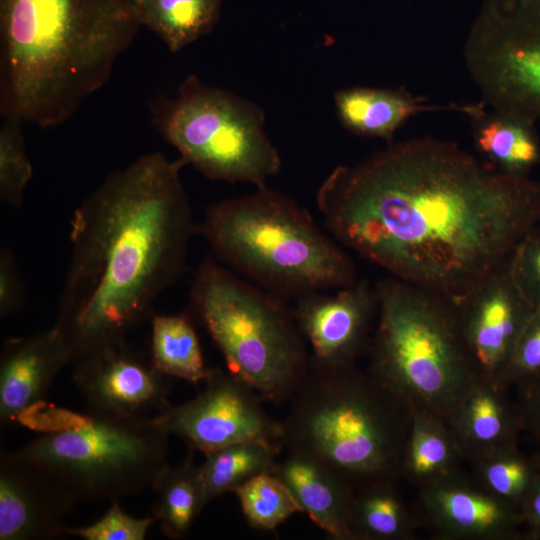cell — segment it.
I'll use <instances>...</instances> for the list:
<instances>
[{"label":"cell","instance_id":"6da1fadb","mask_svg":"<svg viewBox=\"0 0 540 540\" xmlns=\"http://www.w3.org/2000/svg\"><path fill=\"white\" fill-rule=\"evenodd\" d=\"M316 204L340 245L390 276L457 301L505 270L540 224V181L430 137L334 168Z\"/></svg>","mask_w":540,"mask_h":540},{"label":"cell","instance_id":"7a4b0ae2","mask_svg":"<svg viewBox=\"0 0 540 540\" xmlns=\"http://www.w3.org/2000/svg\"><path fill=\"white\" fill-rule=\"evenodd\" d=\"M185 165L160 152L143 155L108 176L74 211L54 325L73 362L126 343L182 275L197 233L180 178Z\"/></svg>","mask_w":540,"mask_h":540},{"label":"cell","instance_id":"3957f363","mask_svg":"<svg viewBox=\"0 0 540 540\" xmlns=\"http://www.w3.org/2000/svg\"><path fill=\"white\" fill-rule=\"evenodd\" d=\"M134 0H0V113L67 121L135 39Z\"/></svg>","mask_w":540,"mask_h":540},{"label":"cell","instance_id":"277c9868","mask_svg":"<svg viewBox=\"0 0 540 540\" xmlns=\"http://www.w3.org/2000/svg\"><path fill=\"white\" fill-rule=\"evenodd\" d=\"M284 448L321 460L354 491L401 479L412 408L356 364L310 366L290 398Z\"/></svg>","mask_w":540,"mask_h":540},{"label":"cell","instance_id":"5b68a950","mask_svg":"<svg viewBox=\"0 0 540 540\" xmlns=\"http://www.w3.org/2000/svg\"><path fill=\"white\" fill-rule=\"evenodd\" d=\"M197 233L218 262L285 300L358 279L352 258L310 212L267 185L209 206Z\"/></svg>","mask_w":540,"mask_h":540},{"label":"cell","instance_id":"8992f818","mask_svg":"<svg viewBox=\"0 0 540 540\" xmlns=\"http://www.w3.org/2000/svg\"><path fill=\"white\" fill-rule=\"evenodd\" d=\"M17 424L37 432L10 452L57 483L76 502L119 500L151 488L167 463L169 435L138 421L41 401Z\"/></svg>","mask_w":540,"mask_h":540},{"label":"cell","instance_id":"52a82bcc","mask_svg":"<svg viewBox=\"0 0 540 540\" xmlns=\"http://www.w3.org/2000/svg\"><path fill=\"white\" fill-rule=\"evenodd\" d=\"M367 371L412 409L444 421L478 378L456 303L395 277L377 282Z\"/></svg>","mask_w":540,"mask_h":540},{"label":"cell","instance_id":"ba28073f","mask_svg":"<svg viewBox=\"0 0 540 540\" xmlns=\"http://www.w3.org/2000/svg\"><path fill=\"white\" fill-rule=\"evenodd\" d=\"M189 301L228 371L264 401L290 400L309 369L310 352L285 299L208 257L195 272Z\"/></svg>","mask_w":540,"mask_h":540},{"label":"cell","instance_id":"9c48e42d","mask_svg":"<svg viewBox=\"0 0 540 540\" xmlns=\"http://www.w3.org/2000/svg\"><path fill=\"white\" fill-rule=\"evenodd\" d=\"M151 112L157 130L186 165L209 179L259 188L281 170L263 110L195 75L184 79L174 97L156 99Z\"/></svg>","mask_w":540,"mask_h":540},{"label":"cell","instance_id":"30bf717a","mask_svg":"<svg viewBox=\"0 0 540 540\" xmlns=\"http://www.w3.org/2000/svg\"><path fill=\"white\" fill-rule=\"evenodd\" d=\"M464 59L486 107L540 120V0H483Z\"/></svg>","mask_w":540,"mask_h":540},{"label":"cell","instance_id":"8fae6325","mask_svg":"<svg viewBox=\"0 0 540 540\" xmlns=\"http://www.w3.org/2000/svg\"><path fill=\"white\" fill-rule=\"evenodd\" d=\"M204 381L196 397L171 404L153 422L203 454L248 440L281 441V421L267 413L264 400L250 385L219 368L209 369Z\"/></svg>","mask_w":540,"mask_h":540},{"label":"cell","instance_id":"7c38bea8","mask_svg":"<svg viewBox=\"0 0 540 540\" xmlns=\"http://www.w3.org/2000/svg\"><path fill=\"white\" fill-rule=\"evenodd\" d=\"M167 375L126 343L75 361L73 381L86 410L153 421L171 403Z\"/></svg>","mask_w":540,"mask_h":540},{"label":"cell","instance_id":"4fadbf2b","mask_svg":"<svg viewBox=\"0 0 540 540\" xmlns=\"http://www.w3.org/2000/svg\"><path fill=\"white\" fill-rule=\"evenodd\" d=\"M454 302L477 376L502 385V377L535 309L516 286L508 268Z\"/></svg>","mask_w":540,"mask_h":540},{"label":"cell","instance_id":"5bb4252c","mask_svg":"<svg viewBox=\"0 0 540 540\" xmlns=\"http://www.w3.org/2000/svg\"><path fill=\"white\" fill-rule=\"evenodd\" d=\"M293 315L310 347V361L320 366L354 365L368 350L378 314L375 286L366 279L331 291L295 299Z\"/></svg>","mask_w":540,"mask_h":540},{"label":"cell","instance_id":"9a60e30c","mask_svg":"<svg viewBox=\"0 0 540 540\" xmlns=\"http://www.w3.org/2000/svg\"><path fill=\"white\" fill-rule=\"evenodd\" d=\"M415 510L438 540L525 539L521 511L462 469L419 488Z\"/></svg>","mask_w":540,"mask_h":540},{"label":"cell","instance_id":"2e32d148","mask_svg":"<svg viewBox=\"0 0 540 540\" xmlns=\"http://www.w3.org/2000/svg\"><path fill=\"white\" fill-rule=\"evenodd\" d=\"M77 502L57 483L10 453L0 461V540L66 535L64 518Z\"/></svg>","mask_w":540,"mask_h":540},{"label":"cell","instance_id":"e0dca14e","mask_svg":"<svg viewBox=\"0 0 540 540\" xmlns=\"http://www.w3.org/2000/svg\"><path fill=\"white\" fill-rule=\"evenodd\" d=\"M72 361V350L55 326L5 341L0 357L1 425L17 424L25 410L44 401L57 375Z\"/></svg>","mask_w":540,"mask_h":540},{"label":"cell","instance_id":"ac0fdd59","mask_svg":"<svg viewBox=\"0 0 540 540\" xmlns=\"http://www.w3.org/2000/svg\"><path fill=\"white\" fill-rule=\"evenodd\" d=\"M497 382L478 377L462 396L447 424L468 463L519 446L523 425L516 401Z\"/></svg>","mask_w":540,"mask_h":540},{"label":"cell","instance_id":"d6986e66","mask_svg":"<svg viewBox=\"0 0 540 540\" xmlns=\"http://www.w3.org/2000/svg\"><path fill=\"white\" fill-rule=\"evenodd\" d=\"M271 473L290 490L310 519L333 540H354L350 510L354 489L313 455L284 448Z\"/></svg>","mask_w":540,"mask_h":540},{"label":"cell","instance_id":"ffe728a7","mask_svg":"<svg viewBox=\"0 0 540 540\" xmlns=\"http://www.w3.org/2000/svg\"><path fill=\"white\" fill-rule=\"evenodd\" d=\"M334 103L340 122L349 132L387 141L405 121L419 112L451 109L471 117L483 109L481 102L462 106L428 105L403 90L370 87L341 89L335 93Z\"/></svg>","mask_w":540,"mask_h":540},{"label":"cell","instance_id":"44dd1931","mask_svg":"<svg viewBox=\"0 0 540 540\" xmlns=\"http://www.w3.org/2000/svg\"><path fill=\"white\" fill-rule=\"evenodd\" d=\"M401 479L417 489L461 469L462 452L447 422L421 409H412Z\"/></svg>","mask_w":540,"mask_h":540},{"label":"cell","instance_id":"7402d4cb","mask_svg":"<svg viewBox=\"0 0 540 540\" xmlns=\"http://www.w3.org/2000/svg\"><path fill=\"white\" fill-rule=\"evenodd\" d=\"M470 118L477 150L497 170L525 178L540 164V141L535 124L485 109Z\"/></svg>","mask_w":540,"mask_h":540},{"label":"cell","instance_id":"603a6c76","mask_svg":"<svg viewBox=\"0 0 540 540\" xmlns=\"http://www.w3.org/2000/svg\"><path fill=\"white\" fill-rule=\"evenodd\" d=\"M396 480H380L354 491L350 526L354 540H413L421 527Z\"/></svg>","mask_w":540,"mask_h":540},{"label":"cell","instance_id":"cb8c5ba5","mask_svg":"<svg viewBox=\"0 0 540 540\" xmlns=\"http://www.w3.org/2000/svg\"><path fill=\"white\" fill-rule=\"evenodd\" d=\"M194 451L189 447L180 464H167L151 484L157 496L153 516L163 534L173 540L187 537L193 522L207 505L199 466L194 463Z\"/></svg>","mask_w":540,"mask_h":540},{"label":"cell","instance_id":"d4e9b609","mask_svg":"<svg viewBox=\"0 0 540 540\" xmlns=\"http://www.w3.org/2000/svg\"><path fill=\"white\" fill-rule=\"evenodd\" d=\"M283 449L281 441L254 439L204 454L199 472L207 504L256 475L272 472Z\"/></svg>","mask_w":540,"mask_h":540},{"label":"cell","instance_id":"484cf974","mask_svg":"<svg viewBox=\"0 0 540 540\" xmlns=\"http://www.w3.org/2000/svg\"><path fill=\"white\" fill-rule=\"evenodd\" d=\"M141 26L178 52L215 26L221 0H134Z\"/></svg>","mask_w":540,"mask_h":540},{"label":"cell","instance_id":"4316f807","mask_svg":"<svg viewBox=\"0 0 540 540\" xmlns=\"http://www.w3.org/2000/svg\"><path fill=\"white\" fill-rule=\"evenodd\" d=\"M150 358L167 376L189 382L204 381L209 373L197 333L186 314L152 315Z\"/></svg>","mask_w":540,"mask_h":540},{"label":"cell","instance_id":"83f0119b","mask_svg":"<svg viewBox=\"0 0 540 540\" xmlns=\"http://www.w3.org/2000/svg\"><path fill=\"white\" fill-rule=\"evenodd\" d=\"M473 476L494 496L519 509L540 476V451L526 454L519 446L469 462Z\"/></svg>","mask_w":540,"mask_h":540},{"label":"cell","instance_id":"f1b7e54d","mask_svg":"<svg viewBox=\"0 0 540 540\" xmlns=\"http://www.w3.org/2000/svg\"><path fill=\"white\" fill-rule=\"evenodd\" d=\"M248 524L271 531L297 512H302L288 487L273 473L254 476L234 489Z\"/></svg>","mask_w":540,"mask_h":540},{"label":"cell","instance_id":"f546056e","mask_svg":"<svg viewBox=\"0 0 540 540\" xmlns=\"http://www.w3.org/2000/svg\"><path fill=\"white\" fill-rule=\"evenodd\" d=\"M0 127V200L11 207L22 205L33 170L22 133V120L2 116Z\"/></svg>","mask_w":540,"mask_h":540},{"label":"cell","instance_id":"4dcf8cb0","mask_svg":"<svg viewBox=\"0 0 540 540\" xmlns=\"http://www.w3.org/2000/svg\"><path fill=\"white\" fill-rule=\"evenodd\" d=\"M155 521L153 515L136 518L127 514L114 500L99 520L85 527H67L66 535L84 540H143Z\"/></svg>","mask_w":540,"mask_h":540},{"label":"cell","instance_id":"1f68e13d","mask_svg":"<svg viewBox=\"0 0 540 540\" xmlns=\"http://www.w3.org/2000/svg\"><path fill=\"white\" fill-rule=\"evenodd\" d=\"M516 286L534 309H540V225L516 246L508 266Z\"/></svg>","mask_w":540,"mask_h":540},{"label":"cell","instance_id":"d6a6232c","mask_svg":"<svg viewBox=\"0 0 540 540\" xmlns=\"http://www.w3.org/2000/svg\"><path fill=\"white\" fill-rule=\"evenodd\" d=\"M538 373H540V309H535L519 338L501 384L507 389L515 388Z\"/></svg>","mask_w":540,"mask_h":540},{"label":"cell","instance_id":"836d02e7","mask_svg":"<svg viewBox=\"0 0 540 540\" xmlns=\"http://www.w3.org/2000/svg\"><path fill=\"white\" fill-rule=\"evenodd\" d=\"M24 286L9 248L0 253V317L7 318L18 312L24 303Z\"/></svg>","mask_w":540,"mask_h":540},{"label":"cell","instance_id":"e575fe53","mask_svg":"<svg viewBox=\"0 0 540 540\" xmlns=\"http://www.w3.org/2000/svg\"><path fill=\"white\" fill-rule=\"evenodd\" d=\"M516 403L520 412L523 432L536 443L540 451V373L515 387Z\"/></svg>","mask_w":540,"mask_h":540},{"label":"cell","instance_id":"d590c367","mask_svg":"<svg viewBox=\"0 0 540 540\" xmlns=\"http://www.w3.org/2000/svg\"><path fill=\"white\" fill-rule=\"evenodd\" d=\"M525 540H540V476L521 507Z\"/></svg>","mask_w":540,"mask_h":540}]
</instances>
